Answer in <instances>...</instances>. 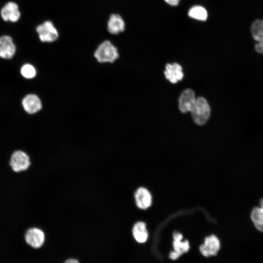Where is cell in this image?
Returning <instances> with one entry per match:
<instances>
[{
    "label": "cell",
    "mask_w": 263,
    "mask_h": 263,
    "mask_svg": "<svg viewBox=\"0 0 263 263\" xmlns=\"http://www.w3.org/2000/svg\"><path fill=\"white\" fill-rule=\"evenodd\" d=\"M196 98L194 91L186 89L181 94L179 98V108L183 113L191 112L195 103Z\"/></svg>",
    "instance_id": "7"
},
{
    "label": "cell",
    "mask_w": 263,
    "mask_h": 263,
    "mask_svg": "<svg viewBox=\"0 0 263 263\" xmlns=\"http://www.w3.org/2000/svg\"><path fill=\"white\" fill-rule=\"evenodd\" d=\"M251 33L256 41L255 49L257 52L263 54V19H256L251 26Z\"/></svg>",
    "instance_id": "6"
},
{
    "label": "cell",
    "mask_w": 263,
    "mask_h": 263,
    "mask_svg": "<svg viewBox=\"0 0 263 263\" xmlns=\"http://www.w3.org/2000/svg\"><path fill=\"white\" fill-rule=\"evenodd\" d=\"M0 15L4 21H17L20 17L18 4L14 2H8L1 8Z\"/></svg>",
    "instance_id": "10"
},
{
    "label": "cell",
    "mask_w": 263,
    "mask_h": 263,
    "mask_svg": "<svg viewBox=\"0 0 263 263\" xmlns=\"http://www.w3.org/2000/svg\"><path fill=\"white\" fill-rule=\"evenodd\" d=\"M134 199L137 206L141 209H146L151 204V196L145 188L140 187L135 191Z\"/></svg>",
    "instance_id": "13"
},
{
    "label": "cell",
    "mask_w": 263,
    "mask_h": 263,
    "mask_svg": "<svg viewBox=\"0 0 263 263\" xmlns=\"http://www.w3.org/2000/svg\"><path fill=\"white\" fill-rule=\"evenodd\" d=\"M64 263H79V262L75 259H68L66 260Z\"/></svg>",
    "instance_id": "22"
},
{
    "label": "cell",
    "mask_w": 263,
    "mask_h": 263,
    "mask_svg": "<svg viewBox=\"0 0 263 263\" xmlns=\"http://www.w3.org/2000/svg\"><path fill=\"white\" fill-rule=\"evenodd\" d=\"M16 47L11 37L4 35L0 37V57L10 59L16 53Z\"/></svg>",
    "instance_id": "9"
},
{
    "label": "cell",
    "mask_w": 263,
    "mask_h": 263,
    "mask_svg": "<svg viewBox=\"0 0 263 263\" xmlns=\"http://www.w3.org/2000/svg\"><path fill=\"white\" fill-rule=\"evenodd\" d=\"M132 234L135 240L139 243H144L148 239V233L146 224L142 222L136 223L132 228Z\"/></svg>",
    "instance_id": "15"
},
{
    "label": "cell",
    "mask_w": 263,
    "mask_h": 263,
    "mask_svg": "<svg viewBox=\"0 0 263 263\" xmlns=\"http://www.w3.org/2000/svg\"><path fill=\"white\" fill-rule=\"evenodd\" d=\"M220 243L218 239L214 235L206 238L204 244L200 247V251L205 257L215 255L218 252Z\"/></svg>",
    "instance_id": "8"
},
{
    "label": "cell",
    "mask_w": 263,
    "mask_h": 263,
    "mask_svg": "<svg viewBox=\"0 0 263 263\" xmlns=\"http://www.w3.org/2000/svg\"><path fill=\"white\" fill-rule=\"evenodd\" d=\"M192 117L197 125L206 124L210 115V108L207 100L203 97L196 98L195 103L191 111Z\"/></svg>",
    "instance_id": "2"
},
{
    "label": "cell",
    "mask_w": 263,
    "mask_h": 263,
    "mask_svg": "<svg viewBox=\"0 0 263 263\" xmlns=\"http://www.w3.org/2000/svg\"><path fill=\"white\" fill-rule=\"evenodd\" d=\"M10 165L14 171L25 170L30 165L29 157L22 151H16L11 157Z\"/></svg>",
    "instance_id": "4"
},
{
    "label": "cell",
    "mask_w": 263,
    "mask_h": 263,
    "mask_svg": "<svg viewBox=\"0 0 263 263\" xmlns=\"http://www.w3.org/2000/svg\"><path fill=\"white\" fill-rule=\"evenodd\" d=\"M41 41L51 42L56 40L58 37L57 30L53 23L49 20L45 21L36 28Z\"/></svg>",
    "instance_id": "3"
},
{
    "label": "cell",
    "mask_w": 263,
    "mask_h": 263,
    "mask_svg": "<svg viewBox=\"0 0 263 263\" xmlns=\"http://www.w3.org/2000/svg\"><path fill=\"white\" fill-rule=\"evenodd\" d=\"M174 242L173 246L174 251L179 256L187 252L189 249V244L188 241L182 242V235L178 232H175L173 235Z\"/></svg>",
    "instance_id": "16"
},
{
    "label": "cell",
    "mask_w": 263,
    "mask_h": 263,
    "mask_svg": "<svg viewBox=\"0 0 263 263\" xmlns=\"http://www.w3.org/2000/svg\"><path fill=\"white\" fill-rule=\"evenodd\" d=\"M180 0H165L169 4L172 6H176L178 4Z\"/></svg>",
    "instance_id": "20"
},
{
    "label": "cell",
    "mask_w": 263,
    "mask_h": 263,
    "mask_svg": "<svg viewBox=\"0 0 263 263\" xmlns=\"http://www.w3.org/2000/svg\"><path fill=\"white\" fill-rule=\"evenodd\" d=\"M164 74L166 78L172 83L181 80L184 76L181 66L177 63L168 64Z\"/></svg>",
    "instance_id": "12"
},
{
    "label": "cell",
    "mask_w": 263,
    "mask_h": 263,
    "mask_svg": "<svg viewBox=\"0 0 263 263\" xmlns=\"http://www.w3.org/2000/svg\"><path fill=\"white\" fill-rule=\"evenodd\" d=\"M250 218L255 228L263 232V209L260 207H254L251 211Z\"/></svg>",
    "instance_id": "17"
},
{
    "label": "cell",
    "mask_w": 263,
    "mask_h": 263,
    "mask_svg": "<svg viewBox=\"0 0 263 263\" xmlns=\"http://www.w3.org/2000/svg\"><path fill=\"white\" fill-rule=\"evenodd\" d=\"M180 256L175 253L174 251L170 252L169 254V258L172 260H176Z\"/></svg>",
    "instance_id": "21"
},
{
    "label": "cell",
    "mask_w": 263,
    "mask_h": 263,
    "mask_svg": "<svg viewBox=\"0 0 263 263\" xmlns=\"http://www.w3.org/2000/svg\"><path fill=\"white\" fill-rule=\"evenodd\" d=\"M188 15L192 19L202 21L206 20L207 18L206 9L199 5L191 7L188 11Z\"/></svg>",
    "instance_id": "18"
},
{
    "label": "cell",
    "mask_w": 263,
    "mask_h": 263,
    "mask_svg": "<svg viewBox=\"0 0 263 263\" xmlns=\"http://www.w3.org/2000/svg\"><path fill=\"white\" fill-rule=\"evenodd\" d=\"M26 243L33 248L41 247L45 241V235L43 231L37 227L29 229L25 233Z\"/></svg>",
    "instance_id": "5"
},
{
    "label": "cell",
    "mask_w": 263,
    "mask_h": 263,
    "mask_svg": "<svg viewBox=\"0 0 263 263\" xmlns=\"http://www.w3.org/2000/svg\"><path fill=\"white\" fill-rule=\"evenodd\" d=\"M24 110L29 114L38 112L42 108V103L39 98L35 94L26 95L22 100Z\"/></svg>",
    "instance_id": "11"
},
{
    "label": "cell",
    "mask_w": 263,
    "mask_h": 263,
    "mask_svg": "<svg viewBox=\"0 0 263 263\" xmlns=\"http://www.w3.org/2000/svg\"><path fill=\"white\" fill-rule=\"evenodd\" d=\"M260 207L263 209V198H262L260 202Z\"/></svg>",
    "instance_id": "23"
},
{
    "label": "cell",
    "mask_w": 263,
    "mask_h": 263,
    "mask_svg": "<svg viewBox=\"0 0 263 263\" xmlns=\"http://www.w3.org/2000/svg\"><path fill=\"white\" fill-rule=\"evenodd\" d=\"M125 24L121 17L117 14H112L108 20L107 29L112 34H118L124 31Z\"/></svg>",
    "instance_id": "14"
},
{
    "label": "cell",
    "mask_w": 263,
    "mask_h": 263,
    "mask_svg": "<svg viewBox=\"0 0 263 263\" xmlns=\"http://www.w3.org/2000/svg\"><path fill=\"white\" fill-rule=\"evenodd\" d=\"M96 60L101 63H113L119 57L117 49L109 40L102 42L94 53Z\"/></svg>",
    "instance_id": "1"
},
{
    "label": "cell",
    "mask_w": 263,
    "mask_h": 263,
    "mask_svg": "<svg viewBox=\"0 0 263 263\" xmlns=\"http://www.w3.org/2000/svg\"><path fill=\"white\" fill-rule=\"evenodd\" d=\"M20 73L26 78H32L36 75V70L32 65L26 64L22 66Z\"/></svg>",
    "instance_id": "19"
}]
</instances>
